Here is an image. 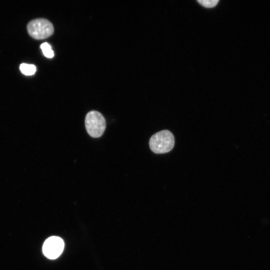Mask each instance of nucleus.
<instances>
[{"label":"nucleus","mask_w":270,"mask_h":270,"mask_svg":"<svg viewBox=\"0 0 270 270\" xmlns=\"http://www.w3.org/2000/svg\"><path fill=\"white\" fill-rule=\"evenodd\" d=\"M174 144V138L168 130L158 132L150 138L149 145L150 150L156 154H164L170 151Z\"/></svg>","instance_id":"obj_1"},{"label":"nucleus","mask_w":270,"mask_h":270,"mask_svg":"<svg viewBox=\"0 0 270 270\" xmlns=\"http://www.w3.org/2000/svg\"><path fill=\"white\" fill-rule=\"evenodd\" d=\"M85 126L88 134L96 138L102 136L106 128V120L103 115L98 112H89L85 118Z\"/></svg>","instance_id":"obj_2"},{"label":"nucleus","mask_w":270,"mask_h":270,"mask_svg":"<svg viewBox=\"0 0 270 270\" xmlns=\"http://www.w3.org/2000/svg\"><path fill=\"white\" fill-rule=\"evenodd\" d=\"M29 34L36 40H42L50 36L54 28L52 23L45 18H36L30 22L27 25Z\"/></svg>","instance_id":"obj_3"},{"label":"nucleus","mask_w":270,"mask_h":270,"mask_svg":"<svg viewBox=\"0 0 270 270\" xmlns=\"http://www.w3.org/2000/svg\"><path fill=\"white\" fill-rule=\"evenodd\" d=\"M64 244L62 238L52 236L47 238L42 246L44 254L50 260L58 258L64 249Z\"/></svg>","instance_id":"obj_4"},{"label":"nucleus","mask_w":270,"mask_h":270,"mask_svg":"<svg viewBox=\"0 0 270 270\" xmlns=\"http://www.w3.org/2000/svg\"><path fill=\"white\" fill-rule=\"evenodd\" d=\"M21 72L26 76H32L36 72V67L34 64L25 63L22 64L20 66Z\"/></svg>","instance_id":"obj_5"},{"label":"nucleus","mask_w":270,"mask_h":270,"mask_svg":"<svg viewBox=\"0 0 270 270\" xmlns=\"http://www.w3.org/2000/svg\"><path fill=\"white\" fill-rule=\"evenodd\" d=\"M40 47L45 56L48 58H52L54 56V52L52 49L51 46L48 43H42Z\"/></svg>","instance_id":"obj_6"},{"label":"nucleus","mask_w":270,"mask_h":270,"mask_svg":"<svg viewBox=\"0 0 270 270\" xmlns=\"http://www.w3.org/2000/svg\"><path fill=\"white\" fill-rule=\"evenodd\" d=\"M198 2L202 6L206 8H212L216 5L218 0H198Z\"/></svg>","instance_id":"obj_7"}]
</instances>
